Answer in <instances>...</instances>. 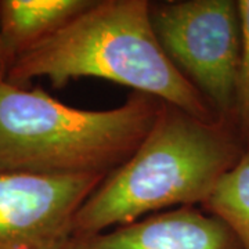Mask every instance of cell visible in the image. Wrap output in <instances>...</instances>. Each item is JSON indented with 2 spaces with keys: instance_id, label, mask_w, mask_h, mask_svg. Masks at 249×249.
<instances>
[{
  "instance_id": "cell-1",
  "label": "cell",
  "mask_w": 249,
  "mask_h": 249,
  "mask_svg": "<svg viewBox=\"0 0 249 249\" xmlns=\"http://www.w3.org/2000/svg\"><path fill=\"white\" fill-rule=\"evenodd\" d=\"M245 151L232 124L206 122L160 101L136 151L80 205L72 237L181 206H202Z\"/></svg>"
},
{
  "instance_id": "cell-2",
  "label": "cell",
  "mask_w": 249,
  "mask_h": 249,
  "mask_svg": "<svg viewBox=\"0 0 249 249\" xmlns=\"http://www.w3.org/2000/svg\"><path fill=\"white\" fill-rule=\"evenodd\" d=\"M37 78L49 79L55 89L80 78L106 79L198 119L220 121L163 53L147 0H94L67 27L14 62L6 80L27 88Z\"/></svg>"
},
{
  "instance_id": "cell-3",
  "label": "cell",
  "mask_w": 249,
  "mask_h": 249,
  "mask_svg": "<svg viewBox=\"0 0 249 249\" xmlns=\"http://www.w3.org/2000/svg\"><path fill=\"white\" fill-rule=\"evenodd\" d=\"M160 106V98L133 91L119 107L79 109L0 78V170L107 176L140 145Z\"/></svg>"
},
{
  "instance_id": "cell-4",
  "label": "cell",
  "mask_w": 249,
  "mask_h": 249,
  "mask_svg": "<svg viewBox=\"0 0 249 249\" xmlns=\"http://www.w3.org/2000/svg\"><path fill=\"white\" fill-rule=\"evenodd\" d=\"M150 19L158 43L175 68L196 88L220 121L234 124L241 52L238 3L150 1Z\"/></svg>"
},
{
  "instance_id": "cell-5",
  "label": "cell",
  "mask_w": 249,
  "mask_h": 249,
  "mask_svg": "<svg viewBox=\"0 0 249 249\" xmlns=\"http://www.w3.org/2000/svg\"><path fill=\"white\" fill-rule=\"evenodd\" d=\"M104 178L0 170V249L65 248L78 209Z\"/></svg>"
},
{
  "instance_id": "cell-6",
  "label": "cell",
  "mask_w": 249,
  "mask_h": 249,
  "mask_svg": "<svg viewBox=\"0 0 249 249\" xmlns=\"http://www.w3.org/2000/svg\"><path fill=\"white\" fill-rule=\"evenodd\" d=\"M64 249H241L232 231L201 206L150 214L107 231L75 235Z\"/></svg>"
},
{
  "instance_id": "cell-7",
  "label": "cell",
  "mask_w": 249,
  "mask_h": 249,
  "mask_svg": "<svg viewBox=\"0 0 249 249\" xmlns=\"http://www.w3.org/2000/svg\"><path fill=\"white\" fill-rule=\"evenodd\" d=\"M94 0H0V47L7 72L65 28Z\"/></svg>"
},
{
  "instance_id": "cell-8",
  "label": "cell",
  "mask_w": 249,
  "mask_h": 249,
  "mask_svg": "<svg viewBox=\"0 0 249 249\" xmlns=\"http://www.w3.org/2000/svg\"><path fill=\"white\" fill-rule=\"evenodd\" d=\"M201 208L226 223L241 249H249V151L223 176Z\"/></svg>"
},
{
  "instance_id": "cell-9",
  "label": "cell",
  "mask_w": 249,
  "mask_h": 249,
  "mask_svg": "<svg viewBox=\"0 0 249 249\" xmlns=\"http://www.w3.org/2000/svg\"><path fill=\"white\" fill-rule=\"evenodd\" d=\"M241 52L235 83L234 124L245 150L249 151V0H238Z\"/></svg>"
},
{
  "instance_id": "cell-10",
  "label": "cell",
  "mask_w": 249,
  "mask_h": 249,
  "mask_svg": "<svg viewBox=\"0 0 249 249\" xmlns=\"http://www.w3.org/2000/svg\"><path fill=\"white\" fill-rule=\"evenodd\" d=\"M0 78H7V68L3 62V57H1V47H0Z\"/></svg>"
}]
</instances>
